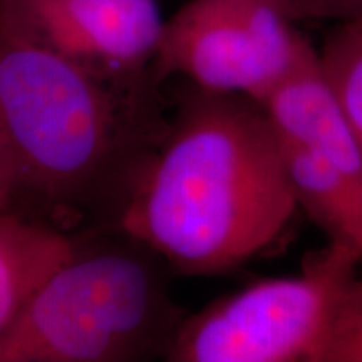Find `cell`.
<instances>
[{"label":"cell","mask_w":362,"mask_h":362,"mask_svg":"<svg viewBox=\"0 0 362 362\" xmlns=\"http://www.w3.org/2000/svg\"><path fill=\"white\" fill-rule=\"evenodd\" d=\"M297 210L264 106L194 86L139 163L116 220L171 270L203 277L260 255Z\"/></svg>","instance_id":"1"},{"label":"cell","mask_w":362,"mask_h":362,"mask_svg":"<svg viewBox=\"0 0 362 362\" xmlns=\"http://www.w3.org/2000/svg\"><path fill=\"white\" fill-rule=\"evenodd\" d=\"M136 101L0 16V138L17 202L79 214L107 198L119 211L158 139L141 143Z\"/></svg>","instance_id":"2"},{"label":"cell","mask_w":362,"mask_h":362,"mask_svg":"<svg viewBox=\"0 0 362 362\" xmlns=\"http://www.w3.org/2000/svg\"><path fill=\"white\" fill-rule=\"evenodd\" d=\"M123 237L121 245L76 248L0 334V362H126L166 356L183 320L168 292L170 267Z\"/></svg>","instance_id":"3"},{"label":"cell","mask_w":362,"mask_h":362,"mask_svg":"<svg viewBox=\"0 0 362 362\" xmlns=\"http://www.w3.org/2000/svg\"><path fill=\"white\" fill-rule=\"evenodd\" d=\"M361 264L329 243L300 274L260 280L183 317L165 359L319 362Z\"/></svg>","instance_id":"4"},{"label":"cell","mask_w":362,"mask_h":362,"mask_svg":"<svg viewBox=\"0 0 362 362\" xmlns=\"http://www.w3.org/2000/svg\"><path fill=\"white\" fill-rule=\"evenodd\" d=\"M296 24L285 0H188L165 21L153 66L158 79L262 103L314 51Z\"/></svg>","instance_id":"5"},{"label":"cell","mask_w":362,"mask_h":362,"mask_svg":"<svg viewBox=\"0 0 362 362\" xmlns=\"http://www.w3.org/2000/svg\"><path fill=\"white\" fill-rule=\"evenodd\" d=\"M0 16L78 64L129 81L155 62L165 27L156 0H0Z\"/></svg>","instance_id":"6"},{"label":"cell","mask_w":362,"mask_h":362,"mask_svg":"<svg viewBox=\"0 0 362 362\" xmlns=\"http://www.w3.org/2000/svg\"><path fill=\"white\" fill-rule=\"evenodd\" d=\"M260 104L284 139L362 185V148L320 69L315 49Z\"/></svg>","instance_id":"7"},{"label":"cell","mask_w":362,"mask_h":362,"mask_svg":"<svg viewBox=\"0 0 362 362\" xmlns=\"http://www.w3.org/2000/svg\"><path fill=\"white\" fill-rule=\"evenodd\" d=\"M76 248L54 225L0 211V334Z\"/></svg>","instance_id":"8"},{"label":"cell","mask_w":362,"mask_h":362,"mask_svg":"<svg viewBox=\"0 0 362 362\" xmlns=\"http://www.w3.org/2000/svg\"><path fill=\"white\" fill-rule=\"evenodd\" d=\"M280 141L297 208L327 235L329 243L362 260V185L282 136Z\"/></svg>","instance_id":"9"},{"label":"cell","mask_w":362,"mask_h":362,"mask_svg":"<svg viewBox=\"0 0 362 362\" xmlns=\"http://www.w3.org/2000/svg\"><path fill=\"white\" fill-rule=\"evenodd\" d=\"M317 52L320 69L362 148V16L336 22Z\"/></svg>","instance_id":"10"},{"label":"cell","mask_w":362,"mask_h":362,"mask_svg":"<svg viewBox=\"0 0 362 362\" xmlns=\"http://www.w3.org/2000/svg\"><path fill=\"white\" fill-rule=\"evenodd\" d=\"M319 362H362V280L347 297Z\"/></svg>","instance_id":"11"},{"label":"cell","mask_w":362,"mask_h":362,"mask_svg":"<svg viewBox=\"0 0 362 362\" xmlns=\"http://www.w3.org/2000/svg\"><path fill=\"white\" fill-rule=\"evenodd\" d=\"M293 21L342 22L362 16V0H285Z\"/></svg>","instance_id":"12"},{"label":"cell","mask_w":362,"mask_h":362,"mask_svg":"<svg viewBox=\"0 0 362 362\" xmlns=\"http://www.w3.org/2000/svg\"><path fill=\"white\" fill-rule=\"evenodd\" d=\"M17 183L8 155L0 138V211L16 210Z\"/></svg>","instance_id":"13"}]
</instances>
